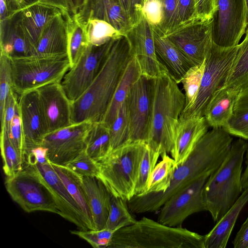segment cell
<instances>
[{
  "label": "cell",
  "mask_w": 248,
  "mask_h": 248,
  "mask_svg": "<svg viewBox=\"0 0 248 248\" xmlns=\"http://www.w3.org/2000/svg\"><path fill=\"white\" fill-rule=\"evenodd\" d=\"M233 138L222 127L213 128L199 140L182 164L178 165L170 186L164 192L134 196L127 202L131 213L155 212L172 195L206 174H211L228 154Z\"/></svg>",
  "instance_id": "6da1fadb"
},
{
  "label": "cell",
  "mask_w": 248,
  "mask_h": 248,
  "mask_svg": "<svg viewBox=\"0 0 248 248\" xmlns=\"http://www.w3.org/2000/svg\"><path fill=\"white\" fill-rule=\"evenodd\" d=\"M133 55L126 35L115 39L100 71L87 89L71 103V121L102 122Z\"/></svg>",
  "instance_id": "7a4b0ae2"
},
{
  "label": "cell",
  "mask_w": 248,
  "mask_h": 248,
  "mask_svg": "<svg viewBox=\"0 0 248 248\" xmlns=\"http://www.w3.org/2000/svg\"><path fill=\"white\" fill-rule=\"evenodd\" d=\"M185 102V95L169 72L153 78L146 143L158 151L161 157L172 152L176 127Z\"/></svg>",
  "instance_id": "3957f363"
},
{
  "label": "cell",
  "mask_w": 248,
  "mask_h": 248,
  "mask_svg": "<svg viewBox=\"0 0 248 248\" xmlns=\"http://www.w3.org/2000/svg\"><path fill=\"white\" fill-rule=\"evenodd\" d=\"M248 149L246 140L239 138L233 141L222 163L203 186L202 196L205 211L210 213L215 223L226 214L242 192V164Z\"/></svg>",
  "instance_id": "277c9868"
},
{
  "label": "cell",
  "mask_w": 248,
  "mask_h": 248,
  "mask_svg": "<svg viewBox=\"0 0 248 248\" xmlns=\"http://www.w3.org/2000/svg\"><path fill=\"white\" fill-rule=\"evenodd\" d=\"M205 248L204 235L143 217L117 230L108 248Z\"/></svg>",
  "instance_id": "5b68a950"
},
{
  "label": "cell",
  "mask_w": 248,
  "mask_h": 248,
  "mask_svg": "<svg viewBox=\"0 0 248 248\" xmlns=\"http://www.w3.org/2000/svg\"><path fill=\"white\" fill-rule=\"evenodd\" d=\"M146 142L128 141L96 162L98 177L113 196L128 201L135 196L139 168Z\"/></svg>",
  "instance_id": "8992f818"
},
{
  "label": "cell",
  "mask_w": 248,
  "mask_h": 248,
  "mask_svg": "<svg viewBox=\"0 0 248 248\" xmlns=\"http://www.w3.org/2000/svg\"><path fill=\"white\" fill-rule=\"evenodd\" d=\"M13 90L18 95L61 82L70 68L68 55L29 56L11 59Z\"/></svg>",
  "instance_id": "52a82bcc"
},
{
  "label": "cell",
  "mask_w": 248,
  "mask_h": 248,
  "mask_svg": "<svg viewBox=\"0 0 248 248\" xmlns=\"http://www.w3.org/2000/svg\"><path fill=\"white\" fill-rule=\"evenodd\" d=\"M239 47V45L223 47L213 43L205 59V68L197 98L188 109L182 112L179 118L204 116L213 94L225 86Z\"/></svg>",
  "instance_id": "ba28073f"
},
{
  "label": "cell",
  "mask_w": 248,
  "mask_h": 248,
  "mask_svg": "<svg viewBox=\"0 0 248 248\" xmlns=\"http://www.w3.org/2000/svg\"><path fill=\"white\" fill-rule=\"evenodd\" d=\"M7 191L12 199L28 213L45 211L61 216L54 196L34 165L23 169L5 181Z\"/></svg>",
  "instance_id": "9c48e42d"
},
{
  "label": "cell",
  "mask_w": 248,
  "mask_h": 248,
  "mask_svg": "<svg viewBox=\"0 0 248 248\" xmlns=\"http://www.w3.org/2000/svg\"><path fill=\"white\" fill-rule=\"evenodd\" d=\"M116 38L99 46L89 44L76 63L64 75L61 84L71 103L80 97L91 84Z\"/></svg>",
  "instance_id": "30bf717a"
},
{
  "label": "cell",
  "mask_w": 248,
  "mask_h": 248,
  "mask_svg": "<svg viewBox=\"0 0 248 248\" xmlns=\"http://www.w3.org/2000/svg\"><path fill=\"white\" fill-rule=\"evenodd\" d=\"M193 66L202 63L213 44L212 21L194 19L163 34Z\"/></svg>",
  "instance_id": "8fae6325"
},
{
  "label": "cell",
  "mask_w": 248,
  "mask_h": 248,
  "mask_svg": "<svg viewBox=\"0 0 248 248\" xmlns=\"http://www.w3.org/2000/svg\"><path fill=\"white\" fill-rule=\"evenodd\" d=\"M212 21V39L223 47L239 45L247 27L245 0H217Z\"/></svg>",
  "instance_id": "7c38bea8"
},
{
  "label": "cell",
  "mask_w": 248,
  "mask_h": 248,
  "mask_svg": "<svg viewBox=\"0 0 248 248\" xmlns=\"http://www.w3.org/2000/svg\"><path fill=\"white\" fill-rule=\"evenodd\" d=\"M92 123L89 121L72 124L47 134L42 146L47 150L49 161L66 166L86 149V139Z\"/></svg>",
  "instance_id": "4fadbf2b"
},
{
  "label": "cell",
  "mask_w": 248,
  "mask_h": 248,
  "mask_svg": "<svg viewBox=\"0 0 248 248\" xmlns=\"http://www.w3.org/2000/svg\"><path fill=\"white\" fill-rule=\"evenodd\" d=\"M210 175H202L170 197L161 207L158 221L170 227L181 226L191 215L205 211L202 192Z\"/></svg>",
  "instance_id": "5bb4252c"
},
{
  "label": "cell",
  "mask_w": 248,
  "mask_h": 248,
  "mask_svg": "<svg viewBox=\"0 0 248 248\" xmlns=\"http://www.w3.org/2000/svg\"><path fill=\"white\" fill-rule=\"evenodd\" d=\"M153 78L140 75L126 99L129 124V141L147 142L151 112Z\"/></svg>",
  "instance_id": "9a60e30c"
},
{
  "label": "cell",
  "mask_w": 248,
  "mask_h": 248,
  "mask_svg": "<svg viewBox=\"0 0 248 248\" xmlns=\"http://www.w3.org/2000/svg\"><path fill=\"white\" fill-rule=\"evenodd\" d=\"M125 35L133 55L139 63L141 75L155 78L168 72L156 55L153 27L143 15Z\"/></svg>",
  "instance_id": "2e32d148"
},
{
  "label": "cell",
  "mask_w": 248,
  "mask_h": 248,
  "mask_svg": "<svg viewBox=\"0 0 248 248\" xmlns=\"http://www.w3.org/2000/svg\"><path fill=\"white\" fill-rule=\"evenodd\" d=\"M18 104L23 130L25 158L32 148L42 146L47 128L37 90L19 95Z\"/></svg>",
  "instance_id": "e0dca14e"
},
{
  "label": "cell",
  "mask_w": 248,
  "mask_h": 248,
  "mask_svg": "<svg viewBox=\"0 0 248 248\" xmlns=\"http://www.w3.org/2000/svg\"><path fill=\"white\" fill-rule=\"evenodd\" d=\"M37 91L48 134L72 124L71 102L61 82L45 85Z\"/></svg>",
  "instance_id": "ac0fdd59"
},
{
  "label": "cell",
  "mask_w": 248,
  "mask_h": 248,
  "mask_svg": "<svg viewBox=\"0 0 248 248\" xmlns=\"http://www.w3.org/2000/svg\"><path fill=\"white\" fill-rule=\"evenodd\" d=\"M52 192L61 217L82 230H89L82 211L49 162L34 165Z\"/></svg>",
  "instance_id": "d6986e66"
},
{
  "label": "cell",
  "mask_w": 248,
  "mask_h": 248,
  "mask_svg": "<svg viewBox=\"0 0 248 248\" xmlns=\"http://www.w3.org/2000/svg\"><path fill=\"white\" fill-rule=\"evenodd\" d=\"M74 16L84 24L91 19L105 21L123 35L133 27L118 0H85Z\"/></svg>",
  "instance_id": "ffe728a7"
},
{
  "label": "cell",
  "mask_w": 248,
  "mask_h": 248,
  "mask_svg": "<svg viewBox=\"0 0 248 248\" xmlns=\"http://www.w3.org/2000/svg\"><path fill=\"white\" fill-rule=\"evenodd\" d=\"M208 127L204 116L179 118L170 153L177 166L186 161L199 140L208 131Z\"/></svg>",
  "instance_id": "44dd1931"
},
{
  "label": "cell",
  "mask_w": 248,
  "mask_h": 248,
  "mask_svg": "<svg viewBox=\"0 0 248 248\" xmlns=\"http://www.w3.org/2000/svg\"><path fill=\"white\" fill-rule=\"evenodd\" d=\"M67 16L60 12L45 27L32 55H68Z\"/></svg>",
  "instance_id": "7402d4cb"
},
{
  "label": "cell",
  "mask_w": 248,
  "mask_h": 248,
  "mask_svg": "<svg viewBox=\"0 0 248 248\" xmlns=\"http://www.w3.org/2000/svg\"><path fill=\"white\" fill-rule=\"evenodd\" d=\"M16 12L20 25L32 47V54L47 23L62 11L55 6L39 1L29 4Z\"/></svg>",
  "instance_id": "603a6c76"
},
{
  "label": "cell",
  "mask_w": 248,
  "mask_h": 248,
  "mask_svg": "<svg viewBox=\"0 0 248 248\" xmlns=\"http://www.w3.org/2000/svg\"><path fill=\"white\" fill-rule=\"evenodd\" d=\"M32 51L20 25L16 11L0 20V53L11 59L31 56Z\"/></svg>",
  "instance_id": "cb8c5ba5"
},
{
  "label": "cell",
  "mask_w": 248,
  "mask_h": 248,
  "mask_svg": "<svg viewBox=\"0 0 248 248\" xmlns=\"http://www.w3.org/2000/svg\"><path fill=\"white\" fill-rule=\"evenodd\" d=\"M155 49L159 61L178 84L193 66L181 51L159 30L153 26Z\"/></svg>",
  "instance_id": "d4e9b609"
},
{
  "label": "cell",
  "mask_w": 248,
  "mask_h": 248,
  "mask_svg": "<svg viewBox=\"0 0 248 248\" xmlns=\"http://www.w3.org/2000/svg\"><path fill=\"white\" fill-rule=\"evenodd\" d=\"M95 230L105 228L112 194L102 181L95 176H82Z\"/></svg>",
  "instance_id": "484cf974"
},
{
  "label": "cell",
  "mask_w": 248,
  "mask_h": 248,
  "mask_svg": "<svg viewBox=\"0 0 248 248\" xmlns=\"http://www.w3.org/2000/svg\"><path fill=\"white\" fill-rule=\"evenodd\" d=\"M248 202V187L217 222L213 229L204 235L205 248H225L240 212Z\"/></svg>",
  "instance_id": "4316f807"
},
{
  "label": "cell",
  "mask_w": 248,
  "mask_h": 248,
  "mask_svg": "<svg viewBox=\"0 0 248 248\" xmlns=\"http://www.w3.org/2000/svg\"><path fill=\"white\" fill-rule=\"evenodd\" d=\"M239 93L223 87L211 97L204 117L209 126L223 127L233 113L234 107Z\"/></svg>",
  "instance_id": "83f0119b"
},
{
  "label": "cell",
  "mask_w": 248,
  "mask_h": 248,
  "mask_svg": "<svg viewBox=\"0 0 248 248\" xmlns=\"http://www.w3.org/2000/svg\"><path fill=\"white\" fill-rule=\"evenodd\" d=\"M161 2L163 17L160 24L156 27L163 34L196 19V0H161Z\"/></svg>",
  "instance_id": "f1b7e54d"
},
{
  "label": "cell",
  "mask_w": 248,
  "mask_h": 248,
  "mask_svg": "<svg viewBox=\"0 0 248 248\" xmlns=\"http://www.w3.org/2000/svg\"><path fill=\"white\" fill-rule=\"evenodd\" d=\"M141 75L139 63L133 56L128 62L116 89L103 122L110 126L116 117L121 106L126 100L129 90Z\"/></svg>",
  "instance_id": "f546056e"
},
{
  "label": "cell",
  "mask_w": 248,
  "mask_h": 248,
  "mask_svg": "<svg viewBox=\"0 0 248 248\" xmlns=\"http://www.w3.org/2000/svg\"><path fill=\"white\" fill-rule=\"evenodd\" d=\"M65 187L79 205L89 230H95L82 176L66 166L51 164Z\"/></svg>",
  "instance_id": "4dcf8cb0"
},
{
  "label": "cell",
  "mask_w": 248,
  "mask_h": 248,
  "mask_svg": "<svg viewBox=\"0 0 248 248\" xmlns=\"http://www.w3.org/2000/svg\"><path fill=\"white\" fill-rule=\"evenodd\" d=\"M86 151L95 161L111 151L109 126L103 122L92 123L86 139Z\"/></svg>",
  "instance_id": "1f68e13d"
},
{
  "label": "cell",
  "mask_w": 248,
  "mask_h": 248,
  "mask_svg": "<svg viewBox=\"0 0 248 248\" xmlns=\"http://www.w3.org/2000/svg\"><path fill=\"white\" fill-rule=\"evenodd\" d=\"M245 34L225 86L239 93L248 87V26Z\"/></svg>",
  "instance_id": "d6a6232c"
},
{
  "label": "cell",
  "mask_w": 248,
  "mask_h": 248,
  "mask_svg": "<svg viewBox=\"0 0 248 248\" xmlns=\"http://www.w3.org/2000/svg\"><path fill=\"white\" fill-rule=\"evenodd\" d=\"M68 56L72 67L89 44L85 24L67 16Z\"/></svg>",
  "instance_id": "836d02e7"
},
{
  "label": "cell",
  "mask_w": 248,
  "mask_h": 248,
  "mask_svg": "<svg viewBox=\"0 0 248 248\" xmlns=\"http://www.w3.org/2000/svg\"><path fill=\"white\" fill-rule=\"evenodd\" d=\"M177 167L174 159L167 155L162 157V160L156 164L150 175L145 194L165 191L170 186Z\"/></svg>",
  "instance_id": "e575fe53"
},
{
  "label": "cell",
  "mask_w": 248,
  "mask_h": 248,
  "mask_svg": "<svg viewBox=\"0 0 248 248\" xmlns=\"http://www.w3.org/2000/svg\"><path fill=\"white\" fill-rule=\"evenodd\" d=\"M131 213L127 201L112 195L105 228L116 231L133 224L136 220Z\"/></svg>",
  "instance_id": "d590c367"
},
{
  "label": "cell",
  "mask_w": 248,
  "mask_h": 248,
  "mask_svg": "<svg viewBox=\"0 0 248 248\" xmlns=\"http://www.w3.org/2000/svg\"><path fill=\"white\" fill-rule=\"evenodd\" d=\"M0 145L3 170L7 177H11L23 169L24 162L4 128L1 129Z\"/></svg>",
  "instance_id": "8d00e7d4"
},
{
  "label": "cell",
  "mask_w": 248,
  "mask_h": 248,
  "mask_svg": "<svg viewBox=\"0 0 248 248\" xmlns=\"http://www.w3.org/2000/svg\"><path fill=\"white\" fill-rule=\"evenodd\" d=\"M160 156L159 152L148 145L146 142L140 161L135 189V195L146 193L150 175Z\"/></svg>",
  "instance_id": "74e56055"
},
{
  "label": "cell",
  "mask_w": 248,
  "mask_h": 248,
  "mask_svg": "<svg viewBox=\"0 0 248 248\" xmlns=\"http://www.w3.org/2000/svg\"><path fill=\"white\" fill-rule=\"evenodd\" d=\"M111 151L129 141V124L126 100L109 126Z\"/></svg>",
  "instance_id": "f35d334b"
},
{
  "label": "cell",
  "mask_w": 248,
  "mask_h": 248,
  "mask_svg": "<svg viewBox=\"0 0 248 248\" xmlns=\"http://www.w3.org/2000/svg\"><path fill=\"white\" fill-rule=\"evenodd\" d=\"M85 24L88 42L93 45H101L111 39L123 35L104 20L91 19Z\"/></svg>",
  "instance_id": "ab89813d"
},
{
  "label": "cell",
  "mask_w": 248,
  "mask_h": 248,
  "mask_svg": "<svg viewBox=\"0 0 248 248\" xmlns=\"http://www.w3.org/2000/svg\"><path fill=\"white\" fill-rule=\"evenodd\" d=\"M205 68V60L201 64L190 68L185 74L182 83L185 92L186 102L183 111L188 109L194 103L200 88Z\"/></svg>",
  "instance_id": "60d3db41"
},
{
  "label": "cell",
  "mask_w": 248,
  "mask_h": 248,
  "mask_svg": "<svg viewBox=\"0 0 248 248\" xmlns=\"http://www.w3.org/2000/svg\"><path fill=\"white\" fill-rule=\"evenodd\" d=\"M13 89L11 59L3 53L0 57V119H4L6 102Z\"/></svg>",
  "instance_id": "b9f144b4"
},
{
  "label": "cell",
  "mask_w": 248,
  "mask_h": 248,
  "mask_svg": "<svg viewBox=\"0 0 248 248\" xmlns=\"http://www.w3.org/2000/svg\"><path fill=\"white\" fill-rule=\"evenodd\" d=\"M115 232L104 228L100 230H73L70 232L86 241L94 248H108Z\"/></svg>",
  "instance_id": "7bdbcfd3"
},
{
  "label": "cell",
  "mask_w": 248,
  "mask_h": 248,
  "mask_svg": "<svg viewBox=\"0 0 248 248\" xmlns=\"http://www.w3.org/2000/svg\"><path fill=\"white\" fill-rule=\"evenodd\" d=\"M65 166L81 176H99L97 162L88 155L85 149Z\"/></svg>",
  "instance_id": "ee69618b"
},
{
  "label": "cell",
  "mask_w": 248,
  "mask_h": 248,
  "mask_svg": "<svg viewBox=\"0 0 248 248\" xmlns=\"http://www.w3.org/2000/svg\"><path fill=\"white\" fill-rule=\"evenodd\" d=\"M222 128L231 136L248 140V110L233 112Z\"/></svg>",
  "instance_id": "f6af8a7d"
},
{
  "label": "cell",
  "mask_w": 248,
  "mask_h": 248,
  "mask_svg": "<svg viewBox=\"0 0 248 248\" xmlns=\"http://www.w3.org/2000/svg\"><path fill=\"white\" fill-rule=\"evenodd\" d=\"M11 140L20 154L24 165L25 151L21 120L17 105L15 116L8 132Z\"/></svg>",
  "instance_id": "bcb514c9"
},
{
  "label": "cell",
  "mask_w": 248,
  "mask_h": 248,
  "mask_svg": "<svg viewBox=\"0 0 248 248\" xmlns=\"http://www.w3.org/2000/svg\"><path fill=\"white\" fill-rule=\"evenodd\" d=\"M142 13L150 24L158 26L163 17L162 2L159 0H145Z\"/></svg>",
  "instance_id": "7dc6e473"
},
{
  "label": "cell",
  "mask_w": 248,
  "mask_h": 248,
  "mask_svg": "<svg viewBox=\"0 0 248 248\" xmlns=\"http://www.w3.org/2000/svg\"><path fill=\"white\" fill-rule=\"evenodd\" d=\"M217 7V0H196V19L212 20Z\"/></svg>",
  "instance_id": "c3c4849f"
},
{
  "label": "cell",
  "mask_w": 248,
  "mask_h": 248,
  "mask_svg": "<svg viewBox=\"0 0 248 248\" xmlns=\"http://www.w3.org/2000/svg\"><path fill=\"white\" fill-rule=\"evenodd\" d=\"M17 105V94L12 89L9 93L6 102L3 121L1 124V129L4 128L8 132L12 121L15 116Z\"/></svg>",
  "instance_id": "681fc988"
},
{
  "label": "cell",
  "mask_w": 248,
  "mask_h": 248,
  "mask_svg": "<svg viewBox=\"0 0 248 248\" xmlns=\"http://www.w3.org/2000/svg\"><path fill=\"white\" fill-rule=\"evenodd\" d=\"M232 243L234 248H248V216Z\"/></svg>",
  "instance_id": "f907efd6"
},
{
  "label": "cell",
  "mask_w": 248,
  "mask_h": 248,
  "mask_svg": "<svg viewBox=\"0 0 248 248\" xmlns=\"http://www.w3.org/2000/svg\"><path fill=\"white\" fill-rule=\"evenodd\" d=\"M40 1L55 6L66 15L74 16L70 0H41Z\"/></svg>",
  "instance_id": "816d5d0a"
},
{
  "label": "cell",
  "mask_w": 248,
  "mask_h": 248,
  "mask_svg": "<svg viewBox=\"0 0 248 248\" xmlns=\"http://www.w3.org/2000/svg\"><path fill=\"white\" fill-rule=\"evenodd\" d=\"M244 110H248V87L238 93L233 109V112Z\"/></svg>",
  "instance_id": "f5cc1de1"
},
{
  "label": "cell",
  "mask_w": 248,
  "mask_h": 248,
  "mask_svg": "<svg viewBox=\"0 0 248 248\" xmlns=\"http://www.w3.org/2000/svg\"><path fill=\"white\" fill-rule=\"evenodd\" d=\"M72 5L74 16L76 15L85 0H70Z\"/></svg>",
  "instance_id": "db71d44e"
},
{
  "label": "cell",
  "mask_w": 248,
  "mask_h": 248,
  "mask_svg": "<svg viewBox=\"0 0 248 248\" xmlns=\"http://www.w3.org/2000/svg\"><path fill=\"white\" fill-rule=\"evenodd\" d=\"M123 8L130 17V0H118ZM131 20V19H130Z\"/></svg>",
  "instance_id": "11a10c76"
},
{
  "label": "cell",
  "mask_w": 248,
  "mask_h": 248,
  "mask_svg": "<svg viewBox=\"0 0 248 248\" xmlns=\"http://www.w3.org/2000/svg\"><path fill=\"white\" fill-rule=\"evenodd\" d=\"M242 185L243 189L248 187V166L242 175Z\"/></svg>",
  "instance_id": "9f6ffc18"
},
{
  "label": "cell",
  "mask_w": 248,
  "mask_h": 248,
  "mask_svg": "<svg viewBox=\"0 0 248 248\" xmlns=\"http://www.w3.org/2000/svg\"><path fill=\"white\" fill-rule=\"evenodd\" d=\"M247 11V26H248V0H245Z\"/></svg>",
  "instance_id": "6f0895ef"
},
{
  "label": "cell",
  "mask_w": 248,
  "mask_h": 248,
  "mask_svg": "<svg viewBox=\"0 0 248 248\" xmlns=\"http://www.w3.org/2000/svg\"><path fill=\"white\" fill-rule=\"evenodd\" d=\"M246 158H247V161H246V163H247V166H248V149L247 150V156H246Z\"/></svg>",
  "instance_id": "680465c9"
},
{
  "label": "cell",
  "mask_w": 248,
  "mask_h": 248,
  "mask_svg": "<svg viewBox=\"0 0 248 248\" xmlns=\"http://www.w3.org/2000/svg\"><path fill=\"white\" fill-rule=\"evenodd\" d=\"M160 0V1H161V0Z\"/></svg>",
  "instance_id": "91938a15"
},
{
  "label": "cell",
  "mask_w": 248,
  "mask_h": 248,
  "mask_svg": "<svg viewBox=\"0 0 248 248\" xmlns=\"http://www.w3.org/2000/svg\"></svg>",
  "instance_id": "94428289"
}]
</instances>
